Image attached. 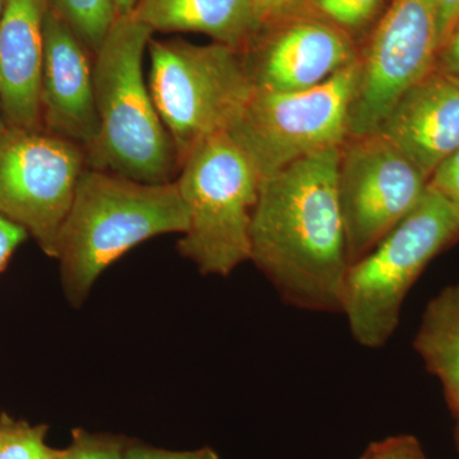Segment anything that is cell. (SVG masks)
I'll return each mask as SVG.
<instances>
[{
    "instance_id": "6da1fadb",
    "label": "cell",
    "mask_w": 459,
    "mask_h": 459,
    "mask_svg": "<svg viewBox=\"0 0 459 459\" xmlns=\"http://www.w3.org/2000/svg\"><path fill=\"white\" fill-rule=\"evenodd\" d=\"M341 146L296 160L259 180L250 262L283 303L341 313L350 268L340 195Z\"/></svg>"
},
{
    "instance_id": "7a4b0ae2",
    "label": "cell",
    "mask_w": 459,
    "mask_h": 459,
    "mask_svg": "<svg viewBox=\"0 0 459 459\" xmlns=\"http://www.w3.org/2000/svg\"><path fill=\"white\" fill-rule=\"evenodd\" d=\"M177 180L150 184L87 166L57 238L56 259L72 307H81L99 277L144 241L188 230Z\"/></svg>"
},
{
    "instance_id": "3957f363",
    "label": "cell",
    "mask_w": 459,
    "mask_h": 459,
    "mask_svg": "<svg viewBox=\"0 0 459 459\" xmlns=\"http://www.w3.org/2000/svg\"><path fill=\"white\" fill-rule=\"evenodd\" d=\"M152 36L134 14L117 16L93 54L99 137L87 152V166L161 184L174 180L179 162L144 80V53Z\"/></svg>"
},
{
    "instance_id": "277c9868",
    "label": "cell",
    "mask_w": 459,
    "mask_h": 459,
    "mask_svg": "<svg viewBox=\"0 0 459 459\" xmlns=\"http://www.w3.org/2000/svg\"><path fill=\"white\" fill-rule=\"evenodd\" d=\"M459 241V205L429 186L420 204L344 279L342 310L353 340L382 349L400 325L402 305L435 256Z\"/></svg>"
},
{
    "instance_id": "5b68a950",
    "label": "cell",
    "mask_w": 459,
    "mask_h": 459,
    "mask_svg": "<svg viewBox=\"0 0 459 459\" xmlns=\"http://www.w3.org/2000/svg\"><path fill=\"white\" fill-rule=\"evenodd\" d=\"M179 171L177 183L189 226L178 252L204 276L228 277L250 261L259 175L228 133L199 143Z\"/></svg>"
},
{
    "instance_id": "8992f818",
    "label": "cell",
    "mask_w": 459,
    "mask_h": 459,
    "mask_svg": "<svg viewBox=\"0 0 459 459\" xmlns=\"http://www.w3.org/2000/svg\"><path fill=\"white\" fill-rule=\"evenodd\" d=\"M147 50L148 87L180 168L199 143L229 132L255 86L241 54L219 42L151 39Z\"/></svg>"
},
{
    "instance_id": "52a82bcc",
    "label": "cell",
    "mask_w": 459,
    "mask_h": 459,
    "mask_svg": "<svg viewBox=\"0 0 459 459\" xmlns=\"http://www.w3.org/2000/svg\"><path fill=\"white\" fill-rule=\"evenodd\" d=\"M360 59L325 82L299 92L255 90L228 134L259 179L349 138V113Z\"/></svg>"
},
{
    "instance_id": "ba28073f",
    "label": "cell",
    "mask_w": 459,
    "mask_h": 459,
    "mask_svg": "<svg viewBox=\"0 0 459 459\" xmlns=\"http://www.w3.org/2000/svg\"><path fill=\"white\" fill-rule=\"evenodd\" d=\"M87 153L45 131L8 126L0 135V214L56 258L57 238L74 204Z\"/></svg>"
},
{
    "instance_id": "9c48e42d",
    "label": "cell",
    "mask_w": 459,
    "mask_h": 459,
    "mask_svg": "<svg viewBox=\"0 0 459 459\" xmlns=\"http://www.w3.org/2000/svg\"><path fill=\"white\" fill-rule=\"evenodd\" d=\"M428 186V178L380 133L343 142L338 195L350 265L420 204Z\"/></svg>"
},
{
    "instance_id": "30bf717a",
    "label": "cell",
    "mask_w": 459,
    "mask_h": 459,
    "mask_svg": "<svg viewBox=\"0 0 459 459\" xmlns=\"http://www.w3.org/2000/svg\"><path fill=\"white\" fill-rule=\"evenodd\" d=\"M437 0H394L360 57L349 137L373 134L401 96L435 71Z\"/></svg>"
},
{
    "instance_id": "8fae6325",
    "label": "cell",
    "mask_w": 459,
    "mask_h": 459,
    "mask_svg": "<svg viewBox=\"0 0 459 459\" xmlns=\"http://www.w3.org/2000/svg\"><path fill=\"white\" fill-rule=\"evenodd\" d=\"M240 54L255 89L270 92L313 89L360 59L346 31L299 16L259 30Z\"/></svg>"
},
{
    "instance_id": "7c38bea8",
    "label": "cell",
    "mask_w": 459,
    "mask_h": 459,
    "mask_svg": "<svg viewBox=\"0 0 459 459\" xmlns=\"http://www.w3.org/2000/svg\"><path fill=\"white\" fill-rule=\"evenodd\" d=\"M53 9L45 18L40 84L42 129L92 150L99 137L93 59Z\"/></svg>"
},
{
    "instance_id": "4fadbf2b",
    "label": "cell",
    "mask_w": 459,
    "mask_h": 459,
    "mask_svg": "<svg viewBox=\"0 0 459 459\" xmlns=\"http://www.w3.org/2000/svg\"><path fill=\"white\" fill-rule=\"evenodd\" d=\"M430 180L459 150V86L433 71L407 90L377 129Z\"/></svg>"
},
{
    "instance_id": "5bb4252c",
    "label": "cell",
    "mask_w": 459,
    "mask_h": 459,
    "mask_svg": "<svg viewBox=\"0 0 459 459\" xmlns=\"http://www.w3.org/2000/svg\"><path fill=\"white\" fill-rule=\"evenodd\" d=\"M49 0H7L0 18V104L12 128L44 131L40 84Z\"/></svg>"
},
{
    "instance_id": "9a60e30c",
    "label": "cell",
    "mask_w": 459,
    "mask_h": 459,
    "mask_svg": "<svg viewBox=\"0 0 459 459\" xmlns=\"http://www.w3.org/2000/svg\"><path fill=\"white\" fill-rule=\"evenodd\" d=\"M153 32H199L243 53L259 31L255 0H137L132 12Z\"/></svg>"
},
{
    "instance_id": "2e32d148",
    "label": "cell",
    "mask_w": 459,
    "mask_h": 459,
    "mask_svg": "<svg viewBox=\"0 0 459 459\" xmlns=\"http://www.w3.org/2000/svg\"><path fill=\"white\" fill-rule=\"evenodd\" d=\"M413 349L428 371L442 383L455 418L459 416V283L444 287L422 314Z\"/></svg>"
},
{
    "instance_id": "e0dca14e",
    "label": "cell",
    "mask_w": 459,
    "mask_h": 459,
    "mask_svg": "<svg viewBox=\"0 0 459 459\" xmlns=\"http://www.w3.org/2000/svg\"><path fill=\"white\" fill-rule=\"evenodd\" d=\"M49 5L92 56L117 17L114 0H49Z\"/></svg>"
},
{
    "instance_id": "ac0fdd59",
    "label": "cell",
    "mask_w": 459,
    "mask_h": 459,
    "mask_svg": "<svg viewBox=\"0 0 459 459\" xmlns=\"http://www.w3.org/2000/svg\"><path fill=\"white\" fill-rule=\"evenodd\" d=\"M47 428L11 418L0 420V459H56L59 449L45 443Z\"/></svg>"
},
{
    "instance_id": "d6986e66",
    "label": "cell",
    "mask_w": 459,
    "mask_h": 459,
    "mask_svg": "<svg viewBox=\"0 0 459 459\" xmlns=\"http://www.w3.org/2000/svg\"><path fill=\"white\" fill-rule=\"evenodd\" d=\"M383 0H310L309 5L343 31H356L370 22Z\"/></svg>"
},
{
    "instance_id": "ffe728a7",
    "label": "cell",
    "mask_w": 459,
    "mask_h": 459,
    "mask_svg": "<svg viewBox=\"0 0 459 459\" xmlns=\"http://www.w3.org/2000/svg\"><path fill=\"white\" fill-rule=\"evenodd\" d=\"M126 446L122 437L77 429L72 434L71 446L60 449L56 459H122Z\"/></svg>"
},
{
    "instance_id": "44dd1931",
    "label": "cell",
    "mask_w": 459,
    "mask_h": 459,
    "mask_svg": "<svg viewBox=\"0 0 459 459\" xmlns=\"http://www.w3.org/2000/svg\"><path fill=\"white\" fill-rule=\"evenodd\" d=\"M359 459H428L413 435L400 434L373 442Z\"/></svg>"
},
{
    "instance_id": "7402d4cb",
    "label": "cell",
    "mask_w": 459,
    "mask_h": 459,
    "mask_svg": "<svg viewBox=\"0 0 459 459\" xmlns=\"http://www.w3.org/2000/svg\"><path fill=\"white\" fill-rule=\"evenodd\" d=\"M310 0H255V16L259 30L300 16Z\"/></svg>"
},
{
    "instance_id": "603a6c76",
    "label": "cell",
    "mask_w": 459,
    "mask_h": 459,
    "mask_svg": "<svg viewBox=\"0 0 459 459\" xmlns=\"http://www.w3.org/2000/svg\"><path fill=\"white\" fill-rule=\"evenodd\" d=\"M122 459H220V455L210 446L193 451H168L146 446H128Z\"/></svg>"
},
{
    "instance_id": "cb8c5ba5",
    "label": "cell",
    "mask_w": 459,
    "mask_h": 459,
    "mask_svg": "<svg viewBox=\"0 0 459 459\" xmlns=\"http://www.w3.org/2000/svg\"><path fill=\"white\" fill-rule=\"evenodd\" d=\"M429 186L459 205V150L437 169Z\"/></svg>"
},
{
    "instance_id": "d4e9b609",
    "label": "cell",
    "mask_w": 459,
    "mask_h": 459,
    "mask_svg": "<svg viewBox=\"0 0 459 459\" xmlns=\"http://www.w3.org/2000/svg\"><path fill=\"white\" fill-rule=\"evenodd\" d=\"M27 238H29V234L25 230L0 214V271L7 265L17 247Z\"/></svg>"
},
{
    "instance_id": "484cf974",
    "label": "cell",
    "mask_w": 459,
    "mask_h": 459,
    "mask_svg": "<svg viewBox=\"0 0 459 459\" xmlns=\"http://www.w3.org/2000/svg\"><path fill=\"white\" fill-rule=\"evenodd\" d=\"M435 71L448 77L459 78V21L448 40L437 53Z\"/></svg>"
},
{
    "instance_id": "4316f807",
    "label": "cell",
    "mask_w": 459,
    "mask_h": 459,
    "mask_svg": "<svg viewBox=\"0 0 459 459\" xmlns=\"http://www.w3.org/2000/svg\"><path fill=\"white\" fill-rule=\"evenodd\" d=\"M459 21V0H437V42L439 50Z\"/></svg>"
},
{
    "instance_id": "83f0119b",
    "label": "cell",
    "mask_w": 459,
    "mask_h": 459,
    "mask_svg": "<svg viewBox=\"0 0 459 459\" xmlns=\"http://www.w3.org/2000/svg\"><path fill=\"white\" fill-rule=\"evenodd\" d=\"M115 7H117V16H126L131 14L135 7L137 0H114Z\"/></svg>"
},
{
    "instance_id": "f1b7e54d",
    "label": "cell",
    "mask_w": 459,
    "mask_h": 459,
    "mask_svg": "<svg viewBox=\"0 0 459 459\" xmlns=\"http://www.w3.org/2000/svg\"><path fill=\"white\" fill-rule=\"evenodd\" d=\"M7 128L8 124L5 122L4 114H3L2 104H0V135H2Z\"/></svg>"
},
{
    "instance_id": "f546056e",
    "label": "cell",
    "mask_w": 459,
    "mask_h": 459,
    "mask_svg": "<svg viewBox=\"0 0 459 459\" xmlns=\"http://www.w3.org/2000/svg\"><path fill=\"white\" fill-rule=\"evenodd\" d=\"M455 442H457L459 449V416H457V427H455Z\"/></svg>"
},
{
    "instance_id": "4dcf8cb0",
    "label": "cell",
    "mask_w": 459,
    "mask_h": 459,
    "mask_svg": "<svg viewBox=\"0 0 459 459\" xmlns=\"http://www.w3.org/2000/svg\"><path fill=\"white\" fill-rule=\"evenodd\" d=\"M5 4H7V0H0V18H2L3 12H4Z\"/></svg>"
},
{
    "instance_id": "1f68e13d",
    "label": "cell",
    "mask_w": 459,
    "mask_h": 459,
    "mask_svg": "<svg viewBox=\"0 0 459 459\" xmlns=\"http://www.w3.org/2000/svg\"><path fill=\"white\" fill-rule=\"evenodd\" d=\"M452 80L455 81V82L457 83L459 86V78H452Z\"/></svg>"
}]
</instances>
